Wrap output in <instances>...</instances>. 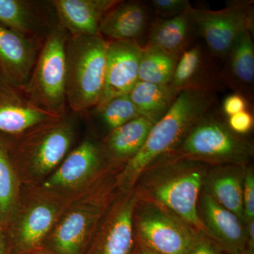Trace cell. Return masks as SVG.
<instances>
[{"instance_id":"cell-1","label":"cell","mask_w":254,"mask_h":254,"mask_svg":"<svg viewBox=\"0 0 254 254\" xmlns=\"http://www.w3.org/2000/svg\"><path fill=\"white\" fill-rule=\"evenodd\" d=\"M215 101L213 91H180L167 113L153 125L140 151L127 162L120 177L123 190L133 188L150 165L175 150L192 127L212 110Z\"/></svg>"},{"instance_id":"cell-2","label":"cell","mask_w":254,"mask_h":254,"mask_svg":"<svg viewBox=\"0 0 254 254\" xmlns=\"http://www.w3.org/2000/svg\"><path fill=\"white\" fill-rule=\"evenodd\" d=\"M167 156L156 166L152 165L147 169L153 173L143 185L141 198L161 205L196 231L203 232L198 203L208 165L173 155Z\"/></svg>"},{"instance_id":"cell-3","label":"cell","mask_w":254,"mask_h":254,"mask_svg":"<svg viewBox=\"0 0 254 254\" xmlns=\"http://www.w3.org/2000/svg\"><path fill=\"white\" fill-rule=\"evenodd\" d=\"M108 41L101 35L68 36L66 43V103L73 111H90L104 92Z\"/></svg>"},{"instance_id":"cell-4","label":"cell","mask_w":254,"mask_h":254,"mask_svg":"<svg viewBox=\"0 0 254 254\" xmlns=\"http://www.w3.org/2000/svg\"><path fill=\"white\" fill-rule=\"evenodd\" d=\"M212 110L197 122L180 145L167 155L207 165H246L253 158V143L234 133Z\"/></svg>"},{"instance_id":"cell-5","label":"cell","mask_w":254,"mask_h":254,"mask_svg":"<svg viewBox=\"0 0 254 254\" xmlns=\"http://www.w3.org/2000/svg\"><path fill=\"white\" fill-rule=\"evenodd\" d=\"M68 33L58 23L42 46L29 81L23 91L37 106L63 117L66 105Z\"/></svg>"},{"instance_id":"cell-6","label":"cell","mask_w":254,"mask_h":254,"mask_svg":"<svg viewBox=\"0 0 254 254\" xmlns=\"http://www.w3.org/2000/svg\"><path fill=\"white\" fill-rule=\"evenodd\" d=\"M133 221L141 245L159 254H187L198 231L152 200L138 198Z\"/></svg>"},{"instance_id":"cell-7","label":"cell","mask_w":254,"mask_h":254,"mask_svg":"<svg viewBox=\"0 0 254 254\" xmlns=\"http://www.w3.org/2000/svg\"><path fill=\"white\" fill-rule=\"evenodd\" d=\"M20 136L14 155L23 167L38 176L50 173L67 155L74 137L72 122L64 117L33 127Z\"/></svg>"},{"instance_id":"cell-8","label":"cell","mask_w":254,"mask_h":254,"mask_svg":"<svg viewBox=\"0 0 254 254\" xmlns=\"http://www.w3.org/2000/svg\"><path fill=\"white\" fill-rule=\"evenodd\" d=\"M254 1H230L224 9H193L195 32L204 41L210 54L225 59L245 32L253 31Z\"/></svg>"},{"instance_id":"cell-9","label":"cell","mask_w":254,"mask_h":254,"mask_svg":"<svg viewBox=\"0 0 254 254\" xmlns=\"http://www.w3.org/2000/svg\"><path fill=\"white\" fill-rule=\"evenodd\" d=\"M43 43L0 24V74L23 91L29 81Z\"/></svg>"},{"instance_id":"cell-10","label":"cell","mask_w":254,"mask_h":254,"mask_svg":"<svg viewBox=\"0 0 254 254\" xmlns=\"http://www.w3.org/2000/svg\"><path fill=\"white\" fill-rule=\"evenodd\" d=\"M142 50L138 41H108L104 92L99 105L130 93L138 81Z\"/></svg>"},{"instance_id":"cell-11","label":"cell","mask_w":254,"mask_h":254,"mask_svg":"<svg viewBox=\"0 0 254 254\" xmlns=\"http://www.w3.org/2000/svg\"><path fill=\"white\" fill-rule=\"evenodd\" d=\"M61 118L37 106L0 74V133L16 136Z\"/></svg>"},{"instance_id":"cell-12","label":"cell","mask_w":254,"mask_h":254,"mask_svg":"<svg viewBox=\"0 0 254 254\" xmlns=\"http://www.w3.org/2000/svg\"><path fill=\"white\" fill-rule=\"evenodd\" d=\"M199 215L203 233L227 254H242L247 251L245 225L235 214L219 204L211 195L203 193Z\"/></svg>"},{"instance_id":"cell-13","label":"cell","mask_w":254,"mask_h":254,"mask_svg":"<svg viewBox=\"0 0 254 254\" xmlns=\"http://www.w3.org/2000/svg\"><path fill=\"white\" fill-rule=\"evenodd\" d=\"M118 0H55L51 2L57 20L68 36L100 34V24L105 13Z\"/></svg>"},{"instance_id":"cell-14","label":"cell","mask_w":254,"mask_h":254,"mask_svg":"<svg viewBox=\"0 0 254 254\" xmlns=\"http://www.w3.org/2000/svg\"><path fill=\"white\" fill-rule=\"evenodd\" d=\"M148 28L149 13L143 2L118 1L102 18L100 34L107 41H138Z\"/></svg>"},{"instance_id":"cell-15","label":"cell","mask_w":254,"mask_h":254,"mask_svg":"<svg viewBox=\"0 0 254 254\" xmlns=\"http://www.w3.org/2000/svg\"><path fill=\"white\" fill-rule=\"evenodd\" d=\"M103 158L102 147L92 140H85L64 158L44 187L50 190L77 187L96 171Z\"/></svg>"},{"instance_id":"cell-16","label":"cell","mask_w":254,"mask_h":254,"mask_svg":"<svg viewBox=\"0 0 254 254\" xmlns=\"http://www.w3.org/2000/svg\"><path fill=\"white\" fill-rule=\"evenodd\" d=\"M246 165H216L205 175V193L235 214L245 225L243 190Z\"/></svg>"},{"instance_id":"cell-17","label":"cell","mask_w":254,"mask_h":254,"mask_svg":"<svg viewBox=\"0 0 254 254\" xmlns=\"http://www.w3.org/2000/svg\"><path fill=\"white\" fill-rule=\"evenodd\" d=\"M193 9L170 18H157L148 28L147 43L180 58L195 33Z\"/></svg>"},{"instance_id":"cell-18","label":"cell","mask_w":254,"mask_h":254,"mask_svg":"<svg viewBox=\"0 0 254 254\" xmlns=\"http://www.w3.org/2000/svg\"><path fill=\"white\" fill-rule=\"evenodd\" d=\"M252 31L245 32L238 38L226 58L221 78L237 93L248 96L254 83V44Z\"/></svg>"},{"instance_id":"cell-19","label":"cell","mask_w":254,"mask_h":254,"mask_svg":"<svg viewBox=\"0 0 254 254\" xmlns=\"http://www.w3.org/2000/svg\"><path fill=\"white\" fill-rule=\"evenodd\" d=\"M170 86L177 92L190 88L213 91L216 81L205 50L199 44L183 52L177 62Z\"/></svg>"},{"instance_id":"cell-20","label":"cell","mask_w":254,"mask_h":254,"mask_svg":"<svg viewBox=\"0 0 254 254\" xmlns=\"http://www.w3.org/2000/svg\"><path fill=\"white\" fill-rule=\"evenodd\" d=\"M0 24L42 41H46L42 38L45 32L50 33L55 26L45 19L36 1L26 0H0Z\"/></svg>"},{"instance_id":"cell-21","label":"cell","mask_w":254,"mask_h":254,"mask_svg":"<svg viewBox=\"0 0 254 254\" xmlns=\"http://www.w3.org/2000/svg\"><path fill=\"white\" fill-rule=\"evenodd\" d=\"M100 213L98 207H85L68 213L53 233L55 250L60 254H79Z\"/></svg>"},{"instance_id":"cell-22","label":"cell","mask_w":254,"mask_h":254,"mask_svg":"<svg viewBox=\"0 0 254 254\" xmlns=\"http://www.w3.org/2000/svg\"><path fill=\"white\" fill-rule=\"evenodd\" d=\"M153 125L148 119L138 117L109 132L102 147L103 156L127 163L141 149Z\"/></svg>"},{"instance_id":"cell-23","label":"cell","mask_w":254,"mask_h":254,"mask_svg":"<svg viewBox=\"0 0 254 254\" xmlns=\"http://www.w3.org/2000/svg\"><path fill=\"white\" fill-rule=\"evenodd\" d=\"M179 93L170 84L138 81L128 95L138 115L155 124L167 113Z\"/></svg>"},{"instance_id":"cell-24","label":"cell","mask_w":254,"mask_h":254,"mask_svg":"<svg viewBox=\"0 0 254 254\" xmlns=\"http://www.w3.org/2000/svg\"><path fill=\"white\" fill-rule=\"evenodd\" d=\"M138 195H133L119 210L100 246L99 254H129L133 246V211Z\"/></svg>"},{"instance_id":"cell-25","label":"cell","mask_w":254,"mask_h":254,"mask_svg":"<svg viewBox=\"0 0 254 254\" xmlns=\"http://www.w3.org/2000/svg\"><path fill=\"white\" fill-rule=\"evenodd\" d=\"M179 59L158 47L145 45L140 60L138 81L170 84Z\"/></svg>"},{"instance_id":"cell-26","label":"cell","mask_w":254,"mask_h":254,"mask_svg":"<svg viewBox=\"0 0 254 254\" xmlns=\"http://www.w3.org/2000/svg\"><path fill=\"white\" fill-rule=\"evenodd\" d=\"M56 217L53 205L43 203L35 205L25 215L18 228V242L23 248L38 245L51 228Z\"/></svg>"},{"instance_id":"cell-27","label":"cell","mask_w":254,"mask_h":254,"mask_svg":"<svg viewBox=\"0 0 254 254\" xmlns=\"http://www.w3.org/2000/svg\"><path fill=\"white\" fill-rule=\"evenodd\" d=\"M90 111L93 112L109 132L140 117L128 94L112 98Z\"/></svg>"},{"instance_id":"cell-28","label":"cell","mask_w":254,"mask_h":254,"mask_svg":"<svg viewBox=\"0 0 254 254\" xmlns=\"http://www.w3.org/2000/svg\"><path fill=\"white\" fill-rule=\"evenodd\" d=\"M15 197L16 179L9 148L0 139V216L6 217L11 212Z\"/></svg>"},{"instance_id":"cell-29","label":"cell","mask_w":254,"mask_h":254,"mask_svg":"<svg viewBox=\"0 0 254 254\" xmlns=\"http://www.w3.org/2000/svg\"><path fill=\"white\" fill-rule=\"evenodd\" d=\"M151 4L159 18L175 17L193 8L189 0H153Z\"/></svg>"},{"instance_id":"cell-30","label":"cell","mask_w":254,"mask_h":254,"mask_svg":"<svg viewBox=\"0 0 254 254\" xmlns=\"http://www.w3.org/2000/svg\"><path fill=\"white\" fill-rule=\"evenodd\" d=\"M244 215L245 225L254 220V174L253 169L246 170L243 190Z\"/></svg>"},{"instance_id":"cell-31","label":"cell","mask_w":254,"mask_h":254,"mask_svg":"<svg viewBox=\"0 0 254 254\" xmlns=\"http://www.w3.org/2000/svg\"><path fill=\"white\" fill-rule=\"evenodd\" d=\"M226 122L234 133L243 136L250 133L253 128L254 116L250 110H247L229 117Z\"/></svg>"},{"instance_id":"cell-32","label":"cell","mask_w":254,"mask_h":254,"mask_svg":"<svg viewBox=\"0 0 254 254\" xmlns=\"http://www.w3.org/2000/svg\"><path fill=\"white\" fill-rule=\"evenodd\" d=\"M247 110H249L248 99L245 95L237 92L227 95L222 102V111L227 118Z\"/></svg>"},{"instance_id":"cell-33","label":"cell","mask_w":254,"mask_h":254,"mask_svg":"<svg viewBox=\"0 0 254 254\" xmlns=\"http://www.w3.org/2000/svg\"><path fill=\"white\" fill-rule=\"evenodd\" d=\"M187 254H222V252L203 232H198Z\"/></svg>"},{"instance_id":"cell-34","label":"cell","mask_w":254,"mask_h":254,"mask_svg":"<svg viewBox=\"0 0 254 254\" xmlns=\"http://www.w3.org/2000/svg\"><path fill=\"white\" fill-rule=\"evenodd\" d=\"M0 254H5L4 236L0 228Z\"/></svg>"},{"instance_id":"cell-35","label":"cell","mask_w":254,"mask_h":254,"mask_svg":"<svg viewBox=\"0 0 254 254\" xmlns=\"http://www.w3.org/2000/svg\"><path fill=\"white\" fill-rule=\"evenodd\" d=\"M135 254H159L141 245V249Z\"/></svg>"},{"instance_id":"cell-36","label":"cell","mask_w":254,"mask_h":254,"mask_svg":"<svg viewBox=\"0 0 254 254\" xmlns=\"http://www.w3.org/2000/svg\"><path fill=\"white\" fill-rule=\"evenodd\" d=\"M242 254H248V253H247V252H245V253Z\"/></svg>"},{"instance_id":"cell-37","label":"cell","mask_w":254,"mask_h":254,"mask_svg":"<svg viewBox=\"0 0 254 254\" xmlns=\"http://www.w3.org/2000/svg\"></svg>"}]
</instances>
